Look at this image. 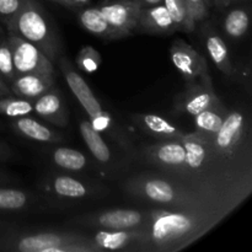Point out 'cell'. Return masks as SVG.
Wrapping results in <instances>:
<instances>
[{
	"mask_svg": "<svg viewBox=\"0 0 252 252\" xmlns=\"http://www.w3.org/2000/svg\"><path fill=\"white\" fill-rule=\"evenodd\" d=\"M0 252H101L90 235L76 231L36 229L0 233Z\"/></svg>",
	"mask_w": 252,
	"mask_h": 252,
	"instance_id": "cell-4",
	"label": "cell"
},
{
	"mask_svg": "<svg viewBox=\"0 0 252 252\" xmlns=\"http://www.w3.org/2000/svg\"><path fill=\"white\" fill-rule=\"evenodd\" d=\"M101 54L91 46H84L76 56V66L83 73L93 74L98 70L101 65Z\"/></svg>",
	"mask_w": 252,
	"mask_h": 252,
	"instance_id": "cell-30",
	"label": "cell"
},
{
	"mask_svg": "<svg viewBox=\"0 0 252 252\" xmlns=\"http://www.w3.org/2000/svg\"><path fill=\"white\" fill-rule=\"evenodd\" d=\"M214 91L213 84H206L201 80L187 81L185 90L177 96L175 108L180 113L196 116L202 111L220 103Z\"/></svg>",
	"mask_w": 252,
	"mask_h": 252,
	"instance_id": "cell-14",
	"label": "cell"
},
{
	"mask_svg": "<svg viewBox=\"0 0 252 252\" xmlns=\"http://www.w3.org/2000/svg\"><path fill=\"white\" fill-rule=\"evenodd\" d=\"M140 155L148 165L161 174H171L181 169L186 159L182 139L159 140L140 148Z\"/></svg>",
	"mask_w": 252,
	"mask_h": 252,
	"instance_id": "cell-13",
	"label": "cell"
},
{
	"mask_svg": "<svg viewBox=\"0 0 252 252\" xmlns=\"http://www.w3.org/2000/svg\"><path fill=\"white\" fill-rule=\"evenodd\" d=\"M78 20L81 27L89 33L103 39H118L127 37L125 32L113 27L106 20L98 6L83 7L78 12Z\"/></svg>",
	"mask_w": 252,
	"mask_h": 252,
	"instance_id": "cell-23",
	"label": "cell"
},
{
	"mask_svg": "<svg viewBox=\"0 0 252 252\" xmlns=\"http://www.w3.org/2000/svg\"><path fill=\"white\" fill-rule=\"evenodd\" d=\"M33 112L56 127H66L69 125V112L61 93L54 85L33 100Z\"/></svg>",
	"mask_w": 252,
	"mask_h": 252,
	"instance_id": "cell-18",
	"label": "cell"
},
{
	"mask_svg": "<svg viewBox=\"0 0 252 252\" xmlns=\"http://www.w3.org/2000/svg\"><path fill=\"white\" fill-rule=\"evenodd\" d=\"M208 1H209V2H211V0H208Z\"/></svg>",
	"mask_w": 252,
	"mask_h": 252,
	"instance_id": "cell-43",
	"label": "cell"
},
{
	"mask_svg": "<svg viewBox=\"0 0 252 252\" xmlns=\"http://www.w3.org/2000/svg\"><path fill=\"white\" fill-rule=\"evenodd\" d=\"M11 95V90H10L9 85H6L4 79L0 76V97H4V96Z\"/></svg>",
	"mask_w": 252,
	"mask_h": 252,
	"instance_id": "cell-37",
	"label": "cell"
},
{
	"mask_svg": "<svg viewBox=\"0 0 252 252\" xmlns=\"http://www.w3.org/2000/svg\"><path fill=\"white\" fill-rule=\"evenodd\" d=\"M212 2L214 4V6L219 10H223L225 7H228L230 5V1L229 0H211Z\"/></svg>",
	"mask_w": 252,
	"mask_h": 252,
	"instance_id": "cell-38",
	"label": "cell"
},
{
	"mask_svg": "<svg viewBox=\"0 0 252 252\" xmlns=\"http://www.w3.org/2000/svg\"><path fill=\"white\" fill-rule=\"evenodd\" d=\"M57 65L61 69L66 84H68L69 90L74 95V97L78 100L81 107L86 112L89 117V122L91 123L94 128L101 134H105L111 140L117 143L122 149L132 154L134 152L132 140L128 137L127 132L117 123L116 118L103 110L102 105L96 97L94 91L91 90L90 85L86 83L83 75L78 73L71 64V62L65 56L61 54L57 59Z\"/></svg>",
	"mask_w": 252,
	"mask_h": 252,
	"instance_id": "cell-5",
	"label": "cell"
},
{
	"mask_svg": "<svg viewBox=\"0 0 252 252\" xmlns=\"http://www.w3.org/2000/svg\"><path fill=\"white\" fill-rule=\"evenodd\" d=\"M11 127L21 137L37 143L56 144V143L62 142L64 138L61 132L53 129L49 126L43 125L42 122L30 117V116L12 118Z\"/></svg>",
	"mask_w": 252,
	"mask_h": 252,
	"instance_id": "cell-22",
	"label": "cell"
},
{
	"mask_svg": "<svg viewBox=\"0 0 252 252\" xmlns=\"http://www.w3.org/2000/svg\"><path fill=\"white\" fill-rule=\"evenodd\" d=\"M181 139L186 149L184 166L160 174L233 213L251 194L252 172L219 157L208 138L197 132L186 133Z\"/></svg>",
	"mask_w": 252,
	"mask_h": 252,
	"instance_id": "cell-1",
	"label": "cell"
},
{
	"mask_svg": "<svg viewBox=\"0 0 252 252\" xmlns=\"http://www.w3.org/2000/svg\"><path fill=\"white\" fill-rule=\"evenodd\" d=\"M130 120L139 132L158 140L181 139L186 134L176 125L157 113H133Z\"/></svg>",
	"mask_w": 252,
	"mask_h": 252,
	"instance_id": "cell-17",
	"label": "cell"
},
{
	"mask_svg": "<svg viewBox=\"0 0 252 252\" xmlns=\"http://www.w3.org/2000/svg\"><path fill=\"white\" fill-rule=\"evenodd\" d=\"M126 194L132 198L157 204L159 207L177 209L209 208L220 209L231 214L226 209L217 206L206 197L182 186L179 182L167 179L160 172H142L127 179L123 184Z\"/></svg>",
	"mask_w": 252,
	"mask_h": 252,
	"instance_id": "cell-3",
	"label": "cell"
},
{
	"mask_svg": "<svg viewBox=\"0 0 252 252\" xmlns=\"http://www.w3.org/2000/svg\"><path fill=\"white\" fill-rule=\"evenodd\" d=\"M93 243L102 251L149 252L148 228L108 230L97 229L90 235Z\"/></svg>",
	"mask_w": 252,
	"mask_h": 252,
	"instance_id": "cell-11",
	"label": "cell"
},
{
	"mask_svg": "<svg viewBox=\"0 0 252 252\" xmlns=\"http://www.w3.org/2000/svg\"><path fill=\"white\" fill-rule=\"evenodd\" d=\"M25 0H0V22L6 25L21 10Z\"/></svg>",
	"mask_w": 252,
	"mask_h": 252,
	"instance_id": "cell-33",
	"label": "cell"
},
{
	"mask_svg": "<svg viewBox=\"0 0 252 252\" xmlns=\"http://www.w3.org/2000/svg\"><path fill=\"white\" fill-rule=\"evenodd\" d=\"M162 4L165 5L169 14L171 15L172 20L176 25L177 31L192 32L196 29V24L189 17L184 0H164Z\"/></svg>",
	"mask_w": 252,
	"mask_h": 252,
	"instance_id": "cell-29",
	"label": "cell"
},
{
	"mask_svg": "<svg viewBox=\"0 0 252 252\" xmlns=\"http://www.w3.org/2000/svg\"><path fill=\"white\" fill-rule=\"evenodd\" d=\"M203 34L207 53L213 61L214 65L226 76H233L235 74V68L230 61L228 46L223 37L216 30L212 29L209 25H206Z\"/></svg>",
	"mask_w": 252,
	"mask_h": 252,
	"instance_id": "cell-24",
	"label": "cell"
},
{
	"mask_svg": "<svg viewBox=\"0 0 252 252\" xmlns=\"http://www.w3.org/2000/svg\"><path fill=\"white\" fill-rule=\"evenodd\" d=\"M170 59L186 83L201 80L206 84H213L204 56L184 39L177 38L172 42L170 47Z\"/></svg>",
	"mask_w": 252,
	"mask_h": 252,
	"instance_id": "cell-12",
	"label": "cell"
},
{
	"mask_svg": "<svg viewBox=\"0 0 252 252\" xmlns=\"http://www.w3.org/2000/svg\"><path fill=\"white\" fill-rule=\"evenodd\" d=\"M142 5V7H147V6H154V5L158 4H162L164 0H138Z\"/></svg>",
	"mask_w": 252,
	"mask_h": 252,
	"instance_id": "cell-39",
	"label": "cell"
},
{
	"mask_svg": "<svg viewBox=\"0 0 252 252\" xmlns=\"http://www.w3.org/2000/svg\"><path fill=\"white\" fill-rule=\"evenodd\" d=\"M51 1H53V2H57V4L62 5V6L69 7V0H51Z\"/></svg>",
	"mask_w": 252,
	"mask_h": 252,
	"instance_id": "cell-40",
	"label": "cell"
},
{
	"mask_svg": "<svg viewBox=\"0 0 252 252\" xmlns=\"http://www.w3.org/2000/svg\"><path fill=\"white\" fill-rule=\"evenodd\" d=\"M5 26L9 33L34 44L53 63L62 54L63 46L56 26L37 0H25L21 10Z\"/></svg>",
	"mask_w": 252,
	"mask_h": 252,
	"instance_id": "cell-6",
	"label": "cell"
},
{
	"mask_svg": "<svg viewBox=\"0 0 252 252\" xmlns=\"http://www.w3.org/2000/svg\"><path fill=\"white\" fill-rule=\"evenodd\" d=\"M90 0H69V7L71 10H80L83 7L88 6Z\"/></svg>",
	"mask_w": 252,
	"mask_h": 252,
	"instance_id": "cell-35",
	"label": "cell"
},
{
	"mask_svg": "<svg viewBox=\"0 0 252 252\" xmlns=\"http://www.w3.org/2000/svg\"><path fill=\"white\" fill-rule=\"evenodd\" d=\"M228 113L229 110L223 102L197 113L196 116H193L194 128H196L194 132L206 138H212L220 129Z\"/></svg>",
	"mask_w": 252,
	"mask_h": 252,
	"instance_id": "cell-25",
	"label": "cell"
},
{
	"mask_svg": "<svg viewBox=\"0 0 252 252\" xmlns=\"http://www.w3.org/2000/svg\"><path fill=\"white\" fill-rule=\"evenodd\" d=\"M49 158L54 166L64 171L81 172L88 170L90 166V161L84 153L69 147L52 148L49 152Z\"/></svg>",
	"mask_w": 252,
	"mask_h": 252,
	"instance_id": "cell-26",
	"label": "cell"
},
{
	"mask_svg": "<svg viewBox=\"0 0 252 252\" xmlns=\"http://www.w3.org/2000/svg\"><path fill=\"white\" fill-rule=\"evenodd\" d=\"M47 207L42 194L17 187H0V212L25 213Z\"/></svg>",
	"mask_w": 252,
	"mask_h": 252,
	"instance_id": "cell-16",
	"label": "cell"
},
{
	"mask_svg": "<svg viewBox=\"0 0 252 252\" xmlns=\"http://www.w3.org/2000/svg\"><path fill=\"white\" fill-rule=\"evenodd\" d=\"M53 85V75H42L34 73L17 74L9 83L12 95L32 101L47 93Z\"/></svg>",
	"mask_w": 252,
	"mask_h": 252,
	"instance_id": "cell-21",
	"label": "cell"
},
{
	"mask_svg": "<svg viewBox=\"0 0 252 252\" xmlns=\"http://www.w3.org/2000/svg\"><path fill=\"white\" fill-rule=\"evenodd\" d=\"M98 7L106 20L127 36H130L135 30L142 11V5L138 0H113Z\"/></svg>",
	"mask_w": 252,
	"mask_h": 252,
	"instance_id": "cell-15",
	"label": "cell"
},
{
	"mask_svg": "<svg viewBox=\"0 0 252 252\" xmlns=\"http://www.w3.org/2000/svg\"><path fill=\"white\" fill-rule=\"evenodd\" d=\"M228 216L220 209H149V252H177L192 245Z\"/></svg>",
	"mask_w": 252,
	"mask_h": 252,
	"instance_id": "cell-2",
	"label": "cell"
},
{
	"mask_svg": "<svg viewBox=\"0 0 252 252\" xmlns=\"http://www.w3.org/2000/svg\"><path fill=\"white\" fill-rule=\"evenodd\" d=\"M16 177L12 176L11 174L9 172L4 171L2 169H0V185H5V184H10V182H15Z\"/></svg>",
	"mask_w": 252,
	"mask_h": 252,
	"instance_id": "cell-36",
	"label": "cell"
},
{
	"mask_svg": "<svg viewBox=\"0 0 252 252\" xmlns=\"http://www.w3.org/2000/svg\"><path fill=\"white\" fill-rule=\"evenodd\" d=\"M79 130H80V135L85 143L86 148L90 152L91 157L97 162L98 166H101L106 171L116 167V162L110 145L103 139L102 134L91 126L89 120H80Z\"/></svg>",
	"mask_w": 252,
	"mask_h": 252,
	"instance_id": "cell-20",
	"label": "cell"
},
{
	"mask_svg": "<svg viewBox=\"0 0 252 252\" xmlns=\"http://www.w3.org/2000/svg\"><path fill=\"white\" fill-rule=\"evenodd\" d=\"M6 229H9V226H7V224L5 223L4 220H1L0 219V233H2V231H5Z\"/></svg>",
	"mask_w": 252,
	"mask_h": 252,
	"instance_id": "cell-41",
	"label": "cell"
},
{
	"mask_svg": "<svg viewBox=\"0 0 252 252\" xmlns=\"http://www.w3.org/2000/svg\"><path fill=\"white\" fill-rule=\"evenodd\" d=\"M230 1V4H233V2H241V1H245V0H229Z\"/></svg>",
	"mask_w": 252,
	"mask_h": 252,
	"instance_id": "cell-42",
	"label": "cell"
},
{
	"mask_svg": "<svg viewBox=\"0 0 252 252\" xmlns=\"http://www.w3.org/2000/svg\"><path fill=\"white\" fill-rule=\"evenodd\" d=\"M184 1L186 4L189 17L194 24L203 21L208 17V9L209 5H211L208 0H184Z\"/></svg>",
	"mask_w": 252,
	"mask_h": 252,
	"instance_id": "cell-32",
	"label": "cell"
},
{
	"mask_svg": "<svg viewBox=\"0 0 252 252\" xmlns=\"http://www.w3.org/2000/svg\"><path fill=\"white\" fill-rule=\"evenodd\" d=\"M208 139L219 157L252 172L251 125L244 111L229 110L220 129Z\"/></svg>",
	"mask_w": 252,
	"mask_h": 252,
	"instance_id": "cell-7",
	"label": "cell"
},
{
	"mask_svg": "<svg viewBox=\"0 0 252 252\" xmlns=\"http://www.w3.org/2000/svg\"><path fill=\"white\" fill-rule=\"evenodd\" d=\"M250 24V14L245 7H234L225 15L223 21V30L226 37L238 41L245 37Z\"/></svg>",
	"mask_w": 252,
	"mask_h": 252,
	"instance_id": "cell-27",
	"label": "cell"
},
{
	"mask_svg": "<svg viewBox=\"0 0 252 252\" xmlns=\"http://www.w3.org/2000/svg\"><path fill=\"white\" fill-rule=\"evenodd\" d=\"M0 76L9 83L16 76L7 36L0 37Z\"/></svg>",
	"mask_w": 252,
	"mask_h": 252,
	"instance_id": "cell-31",
	"label": "cell"
},
{
	"mask_svg": "<svg viewBox=\"0 0 252 252\" xmlns=\"http://www.w3.org/2000/svg\"><path fill=\"white\" fill-rule=\"evenodd\" d=\"M135 30L148 34H171L176 32V25L164 4L142 7Z\"/></svg>",
	"mask_w": 252,
	"mask_h": 252,
	"instance_id": "cell-19",
	"label": "cell"
},
{
	"mask_svg": "<svg viewBox=\"0 0 252 252\" xmlns=\"http://www.w3.org/2000/svg\"><path fill=\"white\" fill-rule=\"evenodd\" d=\"M69 224L94 229H144L149 226V209L113 208L81 214L70 219Z\"/></svg>",
	"mask_w": 252,
	"mask_h": 252,
	"instance_id": "cell-9",
	"label": "cell"
},
{
	"mask_svg": "<svg viewBox=\"0 0 252 252\" xmlns=\"http://www.w3.org/2000/svg\"><path fill=\"white\" fill-rule=\"evenodd\" d=\"M15 157V153L7 143L0 142V161H7Z\"/></svg>",
	"mask_w": 252,
	"mask_h": 252,
	"instance_id": "cell-34",
	"label": "cell"
},
{
	"mask_svg": "<svg viewBox=\"0 0 252 252\" xmlns=\"http://www.w3.org/2000/svg\"><path fill=\"white\" fill-rule=\"evenodd\" d=\"M42 197L46 202L78 203L106 196L108 189L86 180L66 174H51L44 176L39 184Z\"/></svg>",
	"mask_w": 252,
	"mask_h": 252,
	"instance_id": "cell-8",
	"label": "cell"
},
{
	"mask_svg": "<svg viewBox=\"0 0 252 252\" xmlns=\"http://www.w3.org/2000/svg\"><path fill=\"white\" fill-rule=\"evenodd\" d=\"M33 112V101L22 97H0V113L5 117L19 118Z\"/></svg>",
	"mask_w": 252,
	"mask_h": 252,
	"instance_id": "cell-28",
	"label": "cell"
},
{
	"mask_svg": "<svg viewBox=\"0 0 252 252\" xmlns=\"http://www.w3.org/2000/svg\"><path fill=\"white\" fill-rule=\"evenodd\" d=\"M6 36L16 75L27 73L54 75V63L41 49L14 33L7 32Z\"/></svg>",
	"mask_w": 252,
	"mask_h": 252,
	"instance_id": "cell-10",
	"label": "cell"
}]
</instances>
